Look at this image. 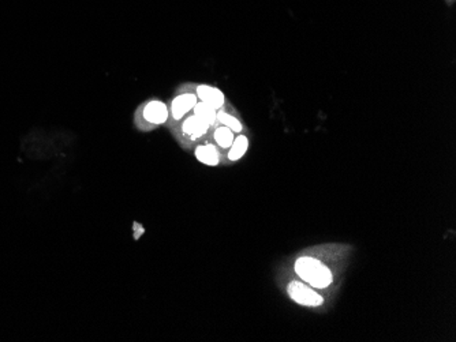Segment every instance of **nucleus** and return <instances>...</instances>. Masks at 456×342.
Segmentation results:
<instances>
[{"instance_id":"nucleus-1","label":"nucleus","mask_w":456,"mask_h":342,"mask_svg":"<svg viewBox=\"0 0 456 342\" xmlns=\"http://www.w3.org/2000/svg\"><path fill=\"white\" fill-rule=\"evenodd\" d=\"M168 117V104L160 99H149L141 103L134 111L133 123L141 133H149L167 124Z\"/></svg>"},{"instance_id":"nucleus-2","label":"nucleus","mask_w":456,"mask_h":342,"mask_svg":"<svg viewBox=\"0 0 456 342\" xmlns=\"http://www.w3.org/2000/svg\"><path fill=\"white\" fill-rule=\"evenodd\" d=\"M212 126L197 117L193 112L186 115L175 126L170 127L173 136L176 138L183 149H193L210 136Z\"/></svg>"},{"instance_id":"nucleus-3","label":"nucleus","mask_w":456,"mask_h":342,"mask_svg":"<svg viewBox=\"0 0 456 342\" xmlns=\"http://www.w3.org/2000/svg\"><path fill=\"white\" fill-rule=\"evenodd\" d=\"M294 270L304 282L315 289H325L333 282L331 269L313 256H299L294 263Z\"/></svg>"},{"instance_id":"nucleus-4","label":"nucleus","mask_w":456,"mask_h":342,"mask_svg":"<svg viewBox=\"0 0 456 342\" xmlns=\"http://www.w3.org/2000/svg\"><path fill=\"white\" fill-rule=\"evenodd\" d=\"M196 83H184L178 88L175 96L171 99L168 104L170 117L167 122L168 127L175 126L178 122H180L186 115H189L194 105L198 103V97L194 89Z\"/></svg>"},{"instance_id":"nucleus-5","label":"nucleus","mask_w":456,"mask_h":342,"mask_svg":"<svg viewBox=\"0 0 456 342\" xmlns=\"http://www.w3.org/2000/svg\"><path fill=\"white\" fill-rule=\"evenodd\" d=\"M287 293L292 302L304 307H320L324 303V298L306 282L291 281L287 286Z\"/></svg>"},{"instance_id":"nucleus-6","label":"nucleus","mask_w":456,"mask_h":342,"mask_svg":"<svg viewBox=\"0 0 456 342\" xmlns=\"http://www.w3.org/2000/svg\"><path fill=\"white\" fill-rule=\"evenodd\" d=\"M194 157L198 163L207 165V167H217L223 164V153L221 150L212 143L211 140L207 138L194 147Z\"/></svg>"},{"instance_id":"nucleus-7","label":"nucleus","mask_w":456,"mask_h":342,"mask_svg":"<svg viewBox=\"0 0 456 342\" xmlns=\"http://www.w3.org/2000/svg\"><path fill=\"white\" fill-rule=\"evenodd\" d=\"M194 89H196L198 100L207 104V105H210L216 111L221 109L227 103L224 93L216 86L207 85V83H198V85L196 83Z\"/></svg>"},{"instance_id":"nucleus-8","label":"nucleus","mask_w":456,"mask_h":342,"mask_svg":"<svg viewBox=\"0 0 456 342\" xmlns=\"http://www.w3.org/2000/svg\"><path fill=\"white\" fill-rule=\"evenodd\" d=\"M217 122L226 127H228L233 133L241 134L245 133L246 127L237 112V109L230 103H226V105L217 111Z\"/></svg>"},{"instance_id":"nucleus-9","label":"nucleus","mask_w":456,"mask_h":342,"mask_svg":"<svg viewBox=\"0 0 456 342\" xmlns=\"http://www.w3.org/2000/svg\"><path fill=\"white\" fill-rule=\"evenodd\" d=\"M249 146H250V139L245 133L235 134L233 145L230 146V149L226 152V154L223 157V164L228 165V164H234V163H238L239 160H242L249 150Z\"/></svg>"},{"instance_id":"nucleus-10","label":"nucleus","mask_w":456,"mask_h":342,"mask_svg":"<svg viewBox=\"0 0 456 342\" xmlns=\"http://www.w3.org/2000/svg\"><path fill=\"white\" fill-rule=\"evenodd\" d=\"M235 138V133H233L228 127L220 124L219 122H216L214 126H212L211 131L208 139L211 140L212 143H214L223 153V157L226 154V152L230 149V146L233 145Z\"/></svg>"},{"instance_id":"nucleus-11","label":"nucleus","mask_w":456,"mask_h":342,"mask_svg":"<svg viewBox=\"0 0 456 342\" xmlns=\"http://www.w3.org/2000/svg\"><path fill=\"white\" fill-rule=\"evenodd\" d=\"M197 117H200L201 120L207 122L210 126H214L217 122V111L213 109L210 105H207L203 101L198 100V103L194 105L193 111H191Z\"/></svg>"},{"instance_id":"nucleus-12","label":"nucleus","mask_w":456,"mask_h":342,"mask_svg":"<svg viewBox=\"0 0 456 342\" xmlns=\"http://www.w3.org/2000/svg\"><path fill=\"white\" fill-rule=\"evenodd\" d=\"M143 234H145L143 225L140 222H137V221H134L133 222V238H134V240H140Z\"/></svg>"},{"instance_id":"nucleus-13","label":"nucleus","mask_w":456,"mask_h":342,"mask_svg":"<svg viewBox=\"0 0 456 342\" xmlns=\"http://www.w3.org/2000/svg\"><path fill=\"white\" fill-rule=\"evenodd\" d=\"M446 3H447L448 6H453V4L455 3V0H446Z\"/></svg>"}]
</instances>
